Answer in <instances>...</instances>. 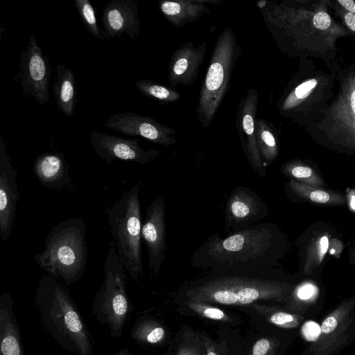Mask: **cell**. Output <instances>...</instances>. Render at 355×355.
<instances>
[{
  "mask_svg": "<svg viewBox=\"0 0 355 355\" xmlns=\"http://www.w3.org/2000/svg\"><path fill=\"white\" fill-rule=\"evenodd\" d=\"M273 223H257L222 237L209 236L191 256V266L209 275H237L269 279L285 247Z\"/></svg>",
  "mask_w": 355,
  "mask_h": 355,
  "instance_id": "1",
  "label": "cell"
},
{
  "mask_svg": "<svg viewBox=\"0 0 355 355\" xmlns=\"http://www.w3.org/2000/svg\"><path fill=\"white\" fill-rule=\"evenodd\" d=\"M35 304L45 328L62 348L78 355H92L93 343L85 320L59 279L48 274L40 278Z\"/></svg>",
  "mask_w": 355,
  "mask_h": 355,
  "instance_id": "2",
  "label": "cell"
},
{
  "mask_svg": "<svg viewBox=\"0 0 355 355\" xmlns=\"http://www.w3.org/2000/svg\"><path fill=\"white\" fill-rule=\"evenodd\" d=\"M34 259L46 274L64 284L78 282L87 259L84 219L71 218L54 225L46 236L44 249Z\"/></svg>",
  "mask_w": 355,
  "mask_h": 355,
  "instance_id": "3",
  "label": "cell"
},
{
  "mask_svg": "<svg viewBox=\"0 0 355 355\" xmlns=\"http://www.w3.org/2000/svg\"><path fill=\"white\" fill-rule=\"evenodd\" d=\"M285 284L273 279L237 275H209L188 286V300L227 306L250 305L261 300H279Z\"/></svg>",
  "mask_w": 355,
  "mask_h": 355,
  "instance_id": "4",
  "label": "cell"
},
{
  "mask_svg": "<svg viewBox=\"0 0 355 355\" xmlns=\"http://www.w3.org/2000/svg\"><path fill=\"white\" fill-rule=\"evenodd\" d=\"M242 55L235 32L225 28L214 47L209 66L202 82L196 109L197 119L209 128L230 86L233 71Z\"/></svg>",
  "mask_w": 355,
  "mask_h": 355,
  "instance_id": "5",
  "label": "cell"
},
{
  "mask_svg": "<svg viewBox=\"0 0 355 355\" xmlns=\"http://www.w3.org/2000/svg\"><path fill=\"white\" fill-rule=\"evenodd\" d=\"M140 182L125 191L106 209L110 234L121 263L130 277L138 281L144 277L141 253Z\"/></svg>",
  "mask_w": 355,
  "mask_h": 355,
  "instance_id": "6",
  "label": "cell"
},
{
  "mask_svg": "<svg viewBox=\"0 0 355 355\" xmlns=\"http://www.w3.org/2000/svg\"><path fill=\"white\" fill-rule=\"evenodd\" d=\"M103 269V283L95 295L92 311L100 323L107 325L112 336L119 338L130 318L132 305L126 291V270L113 241L109 242Z\"/></svg>",
  "mask_w": 355,
  "mask_h": 355,
  "instance_id": "7",
  "label": "cell"
},
{
  "mask_svg": "<svg viewBox=\"0 0 355 355\" xmlns=\"http://www.w3.org/2000/svg\"><path fill=\"white\" fill-rule=\"evenodd\" d=\"M20 84L24 94L31 96L40 105L50 98L49 94L51 69L33 34H31L26 49L21 53Z\"/></svg>",
  "mask_w": 355,
  "mask_h": 355,
  "instance_id": "8",
  "label": "cell"
},
{
  "mask_svg": "<svg viewBox=\"0 0 355 355\" xmlns=\"http://www.w3.org/2000/svg\"><path fill=\"white\" fill-rule=\"evenodd\" d=\"M268 212L266 202L254 191L238 186L232 190L226 202L225 229L229 233L244 230L265 218Z\"/></svg>",
  "mask_w": 355,
  "mask_h": 355,
  "instance_id": "9",
  "label": "cell"
},
{
  "mask_svg": "<svg viewBox=\"0 0 355 355\" xmlns=\"http://www.w3.org/2000/svg\"><path fill=\"white\" fill-rule=\"evenodd\" d=\"M259 92L249 89L240 99L236 111V127L241 148L251 168L261 178L266 175V166L257 143L255 123L258 118Z\"/></svg>",
  "mask_w": 355,
  "mask_h": 355,
  "instance_id": "10",
  "label": "cell"
},
{
  "mask_svg": "<svg viewBox=\"0 0 355 355\" xmlns=\"http://www.w3.org/2000/svg\"><path fill=\"white\" fill-rule=\"evenodd\" d=\"M104 124L125 135L141 137L158 145L170 146L177 142L174 128L150 116L128 111L109 116Z\"/></svg>",
  "mask_w": 355,
  "mask_h": 355,
  "instance_id": "11",
  "label": "cell"
},
{
  "mask_svg": "<svg viewBox=\"0 0 355 355\" xmlns=\"http://www.w3.org/2000/svg\"><path fill=\"white\" fill-rule=\"evenodd\" d=\"M141 239L148 250V268L157 275L166 257V209L164 199L158 196L146 209L141 227Z\"/></svg>",
  "mask_w": 355,
  "mask_h": 355,
  "instance_id": "12",
  "label": "cell"
},
{
  "mask_svg": "<svg viewBox=\"0 0 355 355\" xmlns=\"http://www.w3.org/2000/svg\"><path fill=\"white\" fill-rule=\"evenodd\" d=\"M90 144L98 155L108 164L114 160H123L146 164L161 153L155 149L141 148L138 138L129 139L98 132L90 134Z\"/></svg>",
  "mask_w": 355,
  "mask_h": 355,
  "instance_id": "13",
  "label": "cell"
},
{
  "mask_svg": "<svg viewBox=\"0 0 355 355\" xmlns=\"http://www.w3.org/2000/svg\"><path fill=\"white\" fill-rule=\"evenodd\" d=\"M17 173L0 136V235L4 242L12 232L19 198Z\"/></svg>",
  "mask_w": 355,
  "mask_h": 355,
  "instance_id": "14",
  "label": "cell"
},
{
  "mask_svg": "<svg viewBox=\"0 0 355 355\" xmlns=\"http://www.w3.org/2000/svg\"><path fill=\"white\" fill-rule=\"evenodd\" d=\"M208 42L195 46L191 40L183 44L171 55L168 71V79L173 87L189 86L198 78L204 61Z\"/></svg>",
  "mask_w": 355,
  "mask_h": 355,
  "instance_id": "15",
  "label": "cell"
},
{
  "mask_svg": "<svg viewBox=\"0 0 355 355\" xmlns=\"http://www.w3.org/2000/svg\"><path fill=\"white\" fill-rule=\"evenodd\" d=\"M107 38L126 34L135 40L141 33L138 3L133 0H112L103 10L101 17Z\"/></svg>",
  "mask_w": 355,
  "mask_h": 355,
  "instance_id": "16",
  "label": "cell"
},
{
  "mask_svg": "<svg viewBox=\"0 0 355 355\" xmlns=\"http://www.w3.org/2000/svg\"><path fill=\"white\" fill-rule=\"evenodd\" d=\"M221 2L218 0H161L159 8L171 24L180 28L198 21L203 15L210 12L211 9L205 3L219 5Z\"/></svg>",
  "mask_w": 355,
  "mask_h": 355,
  "instance_id": "17",
  "label": "cell"
},
{
  "mask_svg": "<svg viewBox=\"0 0 355 355\" xmlns=\"http://www.w3.org/2000/svg\"><path fill=\"white\" fill-rule=\"evenodd\" d=\"M33 171L40 184L46 188H61L71 182L67 162L60 153L38 155L34 162Z\"/></svg>",
  "mask_w": 355,
  "mask_h": 355,
  "instance_id": "18",
  "label": "cell"
},
{
  "mask_svg": "<svg viewBox=\"0 0 355 355\" xmlns=\"http://www.w3.org/2000/svg\"><path fill=\"white\" fill-rule=\"evenodd\" d=\"M0 355H24L9 293H3L0 297Z\"/></svg>",
  "mask_w": 355,
  "mask_h": 355,
  "instance_id": "19",
  "label": "cell"
},
{
  "mask_svg": "<svg viewBox=\"0 0 355 355\" xmlns=\"http://www.w3.org/2000/svg\"><path fill=\"white\" fill-rule=\"evenodd\" d=\"M56 80L53 85L58 109L67 116L74 115L76 107V83L73 72L63 64H57Z\"/></svg>",
  "mask_w": 355,
  "mask_h": 355,
  "instance_id": "20",
  "label": "cell"
},
{
  "mask_svg": "<svg viewBox=\"0 0 355 355\" xmlns=\"http://www.w3.org/2000/svg\"><path fill=\"white\" fill-rule=\"evenodd\" d=\"M286 186L297 196L313 203L326 205L346 203L345 196L336 191L312 187L293 180H290Z\"/></svg>",
  "mask_w": 355,
  "mask_h": 355,
  "instance_id": "21",
  "label": "cell"
},
{
  "mask_svg": "<svg viewBox=\"0 0 355 355\" xmlns=\"http://www.w3.org/2000/svg\"><path fill=\"white\" fill-rule=\"evenodd\" d=\"M256 138L259 152L264 166L272 164L278 155V142L272 123L258 117L255 123Z\"/></svg>",
  "mask_w": 355,
  "mask_h": 355,
  "instance_id": "22",
  "label": "cell"
},
{
  "mask_svg": "<svg viewBox=\"0 0 355 355\" xmlns=\"http://www.w3.org/2000/svg\"><path fill=\"white\" fill-rule=\"evenodd\" d=\"M164 328L156 320L141 319L132 327V338L138 343L148 345L161 343L165 338Z\"/></svg>",
  "mask_w": 355,
  "mask_h": 355,
  "instance_id": "23",
  "label": "cell"
},
{
  "mask_svg": "<svg viewBox=\"0 0 355 355\" xmlns=\"http://www.w3.org/2000/svg\"><path fill=\"white\" fill-rule=\"evenodd\" d=\"M282 173L293 180L312 187H324L323 178L311 167L299 162H289L282 167Z\"/></svg>",
  "mask_w": 355,
  "mask_h": 355,
  "instance_id": "24",
  "label": "cell"
},
{
  "mask_svg": "<svg viewBox=\"0 0 355 355\" xmlns=\"http://www.w3.org/2000/svg\"><path fill=\"white\" fill-rule=\"evenodd\" d=\"M137 89L144 96L166 105L179 101L181 95L173 87L162 85L152 80L141 79L135 83Z\"/></svg>",
  "mask_w": 355,
  "mask_h": 355,
  "instance_id": "25",
  "label": "cell"
},
{
  "mask_svg": "<svg viewBox=\"0 0 355 355\" xmlns=\"http://www.w3.org/2000/svg\"><path fill=\"white\" fill-rule=\"evenodd\" d=\"M329 238L327 234H320L313 237L309 243L303 264L305 273L311 272L316 267L319 266L328 251Z\"/></svg>",
  "mask_w": 355,
  "mask_h": 355,
  "instance_id": "26",
  "label": "cell"
},
{
  "mask_svg": "<svg viewBox=\"0 0 355 355\" xmlns=\"http://www.w3.org/2000/svg\"><path fill=\"white\" fill-rule=\"evenodd\" d=\"M252 308L259 315L263 317L268 322L283 328H291L297 325L295 315L277 309L274 306L253 303Z\"/></svg>",
  "mask_w": 355,
  "mask_h": 355,
  "instance_id": "27",
  "label": "cell"
},
{
  "mask_svg": "<svg viewBox=\"0 0 355 355\" xmlns=\"http://www.w3.org/2000/svg\"><path fill=\"white\" fill-rule=\"evenodd\" d=\"M80 18L87 31L99 40L107 38L105 31L100 28L96 17V10L89 0H75Z\"/></svg>",
  "mask_w": 355,
  "mask_h": 355,
  "instance_id": "28",
  "label": "cell"
},
{
  "mask_svg": "<svg viewBox=\"0 0 355 355\" xmlns=\"http://www.w3.org/2000/svg\"><path fill=\"white\" fill-rule=\"evenodd\" d=\"M187 300L186 305L202 318L221 322L232 320L231 318L223 310L209 303L198 300Z\"/></svg>",
  "mask_w": 355,
  "mask_h": 355,
  "instance_id": "29",
  "label": "cell"
},
{
  "mask_svg": "<svg viewBox=\"0 0 355 355\" xmlns=\"http://www.w3.org/2000/svg\"><path fill=\"white\" fill-rule=\"evenodd\" d=\"M175 355H206L198 334L187 331L178 345Z\"/></svg>",
  "mask_w": 355,
  "mask_h": 355,
  "instance_id": "30",
  "label": "cell"
},
{
  "mask_svg": "<svg viewBox=\"0 0 355 355\" xmlns=\"http://www.w3.org/2000/svg\"><path fill=\"white\" fill-rule=\"evenodd\" d=\"M276 343L271 338H261L252 346L250 355H275Z\"/></svg>",
  "mask_w": 355,
  "mask_h": 355,
  "instance_id": "31",
  "label": "cell"
},
{
  "mask_svg": "<svg viewBox=\"0 0 355 355\" xmlns=\"http://www.w3.org/2000/svg\"><path fill=\"white\" fill-rule=\"evenodd\" d=\"M318 294V288L310 282H304L297 286L294 295L300 300L311 301L314 300Z\"/></svg>",
  "mask_w": 355,
  "mask_h": 355,
  "instance_id": "32",
  "label": "cell"
},
{
  "mask_svg": "<svg viewBox=\"0 0 355 355\" xmlns=\"http://www.w3.org/2000/svg\"><path fill=\"white\" fill-rule=\"evenodd\" d=\"M321 331V327L314 321H307L302 327V334L309 341H315Z\"/></svg>",
  "mask_w": 355,
  "mask_h": 355,
  "instance_id": "33",
  "label": "cell"
},
{
  "mask_svg": "<svg viewBox=\"0 0 355 355\" xmlns=\"http://www.w3.org/2000/svg\"><path fill=\"white\" fill-rule=\"evenodd\" d=\"M313 24L315 28L319 30H325L331 25V18L327 13L319 12L314 15Z\"/></svg>",
  "mask_w": 355,
  "mask_h": 355,
  "instance_id": "34",
  "label": "cell"
},
{
  "mask_svg": "<svg viewBox=\"0 0 355 355\" xmlns=\"http://www.w3.org/2000/svg\"><path fill=\"white\" fill-rule=\"evenodd\" d=\"M203 343L206 355H219L218 350L215 343L202 333L199 334Z\"/></svg>",
  "mask_w": 355,
  "mask_h": 355,
  "instance_id": "35",
  "label": "cell"
},
{
  "mask_svg": "<svg viewBox=\"0 0 355 355\" xmlns=\"http://www.w3.org/2000/svg\"><path fill=\"white\" fill-rule=\"evenodd\" d=\"M338 325L337 320L334 316L327 318L322 323L321 331L324 334H329L335 330Z\"/></svg>",
  "mask_w": 355,
  "mask_h": 355,
  "instance_id": "36",
  "label": "cell"
},
{
  "mask_svg": "<svg viewBox=\"0 0 355 355\" xmlns=\"http://www.w3.org/2000/svg\"><path fill=\"white\" fill-rule=\"evenodd\" d=\"M346 203L349 210L355 214V189L347 188L345 190Z\"/></svg>",
  "mask_w": 355,
  "mask_h": 355,
  "instance_id": "37",
  "label": "cell"
},
{
  "mask_svg": "<svg viewBox=\"0 0 355 355\" xmlns=\"http://www.w3.org/2000/svg\"><path fill=\"white\" fill-rule=\"evenodd\" d=\"M344 19L348 28L355 32V14L347 12L344 16Z\"/></svg>",
  "mask_w": 355,
  "mask_h": 355,
  "instance_id": "38",
  "label": "cell"
},
{
  "mask_svg": "<svg viewBox=\"0 0 355 355\" xmlns=\"http://www.w3.org/2000/svg\"><path fill=\"white\" fill-rule=\"evenodd\" d=\"M330 241V243H331L334 245V248L329 247V248H328L329 252L331 254H338L339 253H340V252L342 251L343 248H337V247L343 246L342 243L336 239H332L331 241Z\"/></svg>",
  "mask_w": 355,
  "mask_h": 355,
  "instance_id": "39",
  "label": "cell"
},
{
  "mask_svg": "<svg viewBox=\"0 0 355 355\" xmlns=\"http://www.w3.org/2000/svg\"><path fill=\"white\" fill-rule=\"evenodd\" d=\"M338 2L349 12L355 14V2L352 0H338Z\"/></svg>",
  "mask_w": 355,
  "mask_h": 355,
  "instance_id": "40",
  "label": "cell"
},
{
  "mask_svg": "<svg viewBox=\"0 0 355 355\" xmlns=\"http://www.w3.org/2000/svg\"><path fill=\"white\" fill-rule=\"evenodd\" d=\"M352 108L354 110L355 114V89L352 92L350 97ZM355 125V121H354Z\"/></svg>",
  "mask_w": 355,
  "mask_h": 355,
  "instance_id": "41",
  "label": "cell"
},
{
  "mask_svg": "<svg viewBox=\"0 0 355 355\" xmlns=\"http://www.w3.org/2000/svg\"><path fill=\"white\" fill-rule=\"evenodd\" d=\"M114 355H132V354L128 349L125 348V349H122L119 350Z\"/></svg>",
  "mask_w": 355,
  "mask_h": 355,
  "instance_id": "42",
  "label": "cell"
},
{
  "mask_svg": "<svg viewBox=\"0 0 355 355\" xmlns=\"http://www.w3.org/2000/svg\"><path fill=\"white\" fill-rule=\"evenodd\" d=\"M266 0H261V1H259L257 3V5L258 6V8H260V10L264 8V7L266 6Z\"/></svg>",
  "mask_w": 355,
  "mask_h": 355,
  "instance_id": "43",
  "label": "cell"
},
{
  "mask_svg": "<svg viewBox=\"0 0 355 355\" xmlns=\"http://www.w3.org/2000/svg\"><path fill=\"white\" fill-rule=\"evenodd\" d=\"M352 259L355 262V245H354V248H353L352 252Z\"/></svg>",
  "mask_w": 355,
  "mask_h": 355,
  "instance_id": "44",
  "label": "cell"
}]
</instances>
